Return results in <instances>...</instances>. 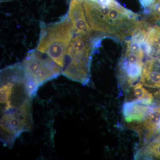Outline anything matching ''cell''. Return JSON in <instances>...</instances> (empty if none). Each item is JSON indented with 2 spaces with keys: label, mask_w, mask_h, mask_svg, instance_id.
Listing matches in <instances>:
<instances>
[{
  "label": "cell",
  "mask_w": 160,
  "mask_h": 160,
  "mask_svg": "<svg viewBox=\"0 0 160 160\" xmlns=\"http://www.w3.org/2000/svg\"><path fill=\"white\" fill-rule=\"evenodd\" d=\"M32 97L44 83L58 77L62 70L51 58L37 49L28 52L22 63Z\"/></svg>",
  "instance_id": "obj_5"
},
{
  "label": "cell",
  "mask_w": 160,
  "mask_h": 160,
  "mask_svg": "<svg viewBox=\"0 0 160 160\" xmlns=\"http://www.w3.org/2000/svg\"><path fill=\"white\" fill-rule=\"evenodd\" d=\"M142 85V83H138L132 86L133 94L135 98L134 100H146L153 102L154 97L153 95L144 88Z\"/></svg>",
  "instance_id": "obj_12"
},
{
  "label": "cell",
  "mask_w": 160,
  "mask_h": 160,
  "mask_svg": "<svg viewBox=\"0 0 160 160\" xmlns=\"http://www.w3.org/2000/svg\"><path fill=\"white\" fill-rule=\"evenodd\" d=\"M136 159L160 160V133L137 152Z\"/></svg>",
  "instance_id": "obj_11"
},
{
  "label": "cell",
  "mask_w": 160,
  "mask_h": 160,
  "mask_svg": "<svg viewBox=\"0 0 160 160\" xmlns=\"http://www.w3.org/2000/svg\"><path fill=\"white\" fill-rule=\"evenodd\" d=\"M144 54L126 49L118 65L120 82L123 85L131 87L139 79L142 71Z\"/></svg>",
  "instance_id": "obj_6"
},
{
  "label": "cell",
  "mask_w": 160,
  "mask_h": 160,
  "mask_svg": "<svg viewBox=\"0 0 160 160\" xmlns=\"http://www.w3.org/2000/svg\"><path fill=\"white\" fill-rule=\"evenodd\" d=\"M87 22L91 30L124 41L131 38L142 24L137 14L124 8L100 5L82 0Z\"/></svg>",
  "instance_id": "obj_2"
},
{
  "label": "cell",
  "mask_w": 160,
  "mask_h": 160,
  "mask_svg": "<svg viewBox=\"0 0 160 160\" xmlns=\"http://www.w3.org/2000/svg\"><path fill=\"white\" fill-rule=\"evenodd\" d=\"M145 53L149 57L160 62V27H150L144 44Z\"/></svg>",
  "instance_id": "obj_10"
},
{
  "label": "cell",
  "mask_w": 160,
  "mask_h": 160,
  "mask_svg": "<svg viewBox=\"0 0 160 160\" xmlns=\"http://www.w3.org/2000/svg\"><path fill=\"white\" fill-rule=\"evenodd\" d=\"M92 1L96 2L100 5L110 7H120L122 6L117 2L116 0H91Z\"/></svg>",
  "instance_id": "obj_14"
},
{
  "label": "cell",
  "mask_w": 160,
  "mask_h": 160,
  "mask_svg": "<svg viewBox=\"0 0 160 160\" xmlns=\"http://www.w3.org/2000/svg\"><path fill=\"white\" fill-rule=\"evenodd\" d=\"M76 34L66 52L62 74L85 86L90 80L92 55L101 39L96 33Z\"/></svg>",
  "instance_id": "obj_3"
},
{
  "label": "cell",
  "mask_w": 160,
  "mask_h": 160,
  "mask_svg": "<svg viewBox=\"0 0 160 160\" xmlns=\"http://www.w3.org/2000/svg\"><path fill=\"white\" fill-rule=\"evenodd\" d=\"M145 12L146 14L148 15L150 23L160 22V0H154L151 6L146 9Z\"/></svg>",
  "instance_id": "obj_13"
},
{
  "label": "cell",
  "mask_w": 160,
  "mask_h": 160,
  "mask_svg": "<svg viewBox=\"0 0 160 160\" xmlns=\"http://www.w3.org/2000/svg\"><path fill=\"white\" fill-rule=\"evenodd\" d=\"M140 82L146 87L160 88V62L147 60L143 66Z\"/></svg>",
  "instance_id": "obj_9"
},
{
  "label": "cell",
  "mask_w": 160,
  "mask_h": 160,
  "mask_svg": "<svg viewBox=\"0 0 160 160\" xmlns=\"http://www.w3.org/2000/svg\"><path fill=\"white\" fill-rule=\"evenodd\" d=\"M72 23L75 34H92L86 19L82 0H71L68 13Z\"/></svg>",
  "instance_id": "obj_8"
},
{
  "label": "cell",
  "mask_w": 160,
  "mask_h": 160,
  "mask_svg": "<svg viewBox=\"0 0 160 160\" xmlns=\"http://www.w3.org/2000/svg\"><path fill=\"white\" fill-rule=\"evenodd\" d=\"M1 140L12 145L33 124L32 96L22 63L1 71Z\"/></svg>",
  "instance_id": "obj_1"
},
{
  "label": "cell",
  "mask_w": 160,
  "mask_h": 160,
  "mask_svg": "<svg viewBox=\"0 0 160 160\" xmlns=\"http://www.w3.org/2000/svg\"><path fill=\"white\" fill-rule=\"evenodd\" d=\"M11 1V0H1L2 2H7V1Z\"/></svg>",
  "instance_id": "obj_16"
},
{
  "label": "cell",
  "mask_w": 160,
  "mask_h": 160,
  "mask_svg": "<svg viewBox=\"0 0 160 160\" xmlns=\"http://www.w3.org/2000/svg\"><path fill=\"white\" fill-rule=\"evenodd\" d=\"M74 34L68 14L57 22L49 25L42 24L36 49L47 55L62 70L66 52Z\"/></svg>",
  "instance_id": "obj_4"
},
{
  "label": "cell",
  "mask_w": 160,
  "mask_h": 160,
  "mask_svg": "<svg viewBox=\"0 0 160 160\" xmlns=\"http://www.w3.org/2000/svg\"><path fill=\"white\" fill-rule=\"evenodd\" d=\"M139 1L142 6L146 9L149 8L151 6L154 0H139Z\"/></svg>",
  "instance_id": "obj_15"
},
{
  "label": "cell",
  "mask_w": 160,
  "mask_h": 160,
  "mask_svg": "<svg viewBox=\"0 0 160 160\" xmlns=\"http://www.w3.org/2000/svg\"><path fill=\"white\" fill-rule=\"evenodd\" d=\"M157 106V103L146 100H134L126 102L122 108L124 119L127 123L141 122L148 112Z\"/></svg>",
  "instance_id": "obj_7"
}]
</instances>
